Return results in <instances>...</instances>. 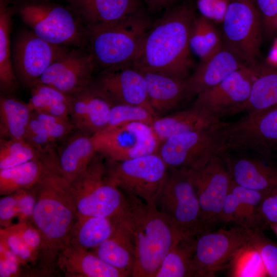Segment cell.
<instances>
[{
  "mask_svg": "<svg viewBox=\"0 0 277 277\" xmlns=\"http://www.w3.org/2000/svg\"><path fill=\"white\" fill-rule=\"evenodd\" d=\"M195 17L188 4L168 10L151 27L131 63L132 66L139 71L187 79L192 64L189 37Z\"/></svg>",
  "mask_w": 277,
  "mask_h": 277,
  "instance_id": "cell-1",
  "label": "cell"
},
{
  "mask_svg": "<svg viewBox=\"0 0 277 277\" xmlns=\"http://www.w3.org/2000/svg\"><path fill=\"white\" fill-rule=\"evenodd\" d=\"M34 188L36 203L32 223L43 239L37 260L43 272L51 273L59 254L68 244L77 211L70 182L60 172L57 164Z\"/></svg>",
  "mask_w": 277,
  "mask_h": 277,
  "instance_id": "cell-2",
  "label": "cell"
},
{
  "mask_svg": "<svg viewBox=\"0 0 277 277\" xmlns=\"http://www.w3.org/2000/svg\"><path fill=\"white\" fill-rule=\"evenodd\" d=\"M125 194V202L120 216L134 246L131 276L154 277L165 255L182 239L154 205Z\"/></svg>",
  "mask_w": 277,
  "mask_h": 277,
  "instance_id": "cell-3",
  "label": "cell"
},
{
  "mask_svg": "<svg viewBox=\"0 0 277 277\" xmlns=\"http://www.w3.org/2000/svg\"><path fill=\"white\" fill-rule=\"evenodd\" d=\"M152 26L142 10L107 24L87 30V48L95 67L103 70L131 63Z\"/></svg>",
  "mask_w": 277,
  "mask_h": 277,
  "instance_id": "cell-4",
  "label": "cell"
},
{
  "mask_svg": "<svg viewBox=\"0 0 277 277\" xmlns=\"http://www.w3.org/2000/svg\"><path fill=\"white\" fill-rule=\"evenodd\" d=\"M14 10L37 36L51 44L87 47V30L70 9L49 0H22Z\"/></svg>",
  "mask_w": 277,
  "mask_h": 277,
  "instance_id": "cell-5",
  "label": "cell"
},
{
  "mask_svg": "<svg viewBox=\"0 0 277 277\" xmlns=\"http://www.w3.org/2000/svg\"><path fill=\"white\" fill-rule=\"evenodd\" d=\"M224 124L220 121L206 129L171 136L161 144L157 154L168 169H198L214 156L226 152Z\"/></svg>",
  "mask_w": 277,
  "mask_h": 277,
  "instance_id": "cell-6",
  "label": "cell"
},
{
  "mask_svg": "<svg viewBox=\"0 0 277 277\" xmlns=\"http://www.w3.org/2000/svg\"><path fill=\"white\" fill-rule=\"evenodd\" d=\"M170 170L154 205L182 239L194 237L209 230L202 219L198 198L188 172Z\"/></svg>",
  "mask_w": 277,
  "mask_h": 277,
  "instance_id": "cell-7",
  "label": "cell"
},
{
  "mask_svg": "<svg viewBox=\"0 0 277 277\" xmlns=\"http://www.w3.org/2000/svg\"><path fill=\"white\" fill-rule=\"evenodd\" d=\"M103 159L96 153L87 168L70 183L77 213L111 217L123 209L125 194L108 181Z\"/></svg>",
  "mask_w": 277,
  "mask_h": 277,
  "instance_id": "cell-8",
  "label": "cell"
},
{
  "mask_svg": "<svg viewBox=\"0 0 277 277\" xmlns=\"http://www.w3.org/2000/svg\"><path fill=\"white\" fill-rule=\"evenodd\" d=\"M105 166L110 183L151 205H154L168 173L157 153L121 161L107 160Z\"/></svg>",
  "mask_w": 277,
  "mask_h": 277,
  "instance_id": "cell-9",
  "label": "cell"
},
{
  "mask_svg": "<svg viewBox=\"0 0 277 277\" xmlns=\"http://www.w3.org/2000/svg\"><path fill=\"white\" fill-rule=\"evenodd\" d=\"M222 24L224 42L246 65L258 69L264 33L255 0H231Z\"/></svg>",
  "mask_w": 277,
  "mask_h": 277,
  "instance_id": "cell-10",
  "label": "cell"
},
{
  "mask_svg": "<svg viewBox=\"0 0 277 277\" xmlns=\"http://www.w3.org/2000/svg\"><path fill=\"white\" fill-rule=\"evenodd\" d=\"M253 231L241 226L205 230L195 236L191 277H213L250 243Z\"/></svg>",
  "mask_w": 277,
  "mask_h": 277,
  "instance_id": "cell-11",
  "label": "cell"
},
{
  "mask_svg": "<svg viewBox=\"0 0 277 277\" xmlns=\"http://www.w3.org/2000/svg\"><path fill=\"white\" fill-rule=\"evenodd\" d=\"M104 159L121 161L157 153L160 142L151 125L133 122L91 136Z\"/></svg>",
  "mask_w": 277,
  "mask_h": 277,
  "instance_id": "cell-12",
  "label": "cell"
},
{
  "mask_svg": "<svg viewBox=\"0 0 277 277\" xmlns=\"http://www.w3.org/2000/svg\"><path fill=\"white\" fill-rule=\"evenodd\" d=\"M187 171L196 193L202 219L210 229L220 222L232 180L228 166L222 154L216 155L200 168Z\"/></svg>",
  "mask_w": 277,
  "mask_h": 277,
  "instance_id": "cell-13",
  "label": "cell"
},
{
  "mask_svg": "<svg viewBox=\"0 0 277 277\" xmlns=\"http://www.w3.org/2000/svg\"><path fill=\"white\" fill-rule=\"evenodd\" d=\"M68 47L47 42L31 30L22 31L15 38L12 51V65L18 83L30 89Z\"/></svg>",
  "mask_w": 277,
  "mask_h": 277,
  "instance_id": "cell-14",
  "label": "cell"
},
{
  "mask_svg": "<svg viewBox=\"0 0 277 277\" xmlns=\"http://www.w3.org/2000/svg\"><path fill=\"white\" fill-rule=\"evenodd\" d=\"M226 152L252 150L266 154L277 147V105L266 110L246 114L233 123H225Z\"/></svg>",
  "mask_w": 277,
  "mask_h": 277,
  "instance_id": "cell-15",
  "label": "cell"
},
{
  "mask_svg": "<svg viewBox=\"0 0 277 277\" xmlns=\"http://www.w3.org/2000/svg\"><path fill=\"white\" fill-rule=\"evenodd\" d=\"M95 68L93 57L87 47L69 48L50 65L38 83L73 94L92 83Z\"/></svg>",
  "mask_w": 277,
  "mask_h": 277,
  "instance_id": "cell-16",
  "label": "cell"
},
{
  "mask_svg": "<svg viewBox=\"0 0 277 277\" xmlns=\"http://www.w3.org/2000/svg\"><path fill=\"white\" fill-rule=\"evenodd\" d=\"M258 69L244 65L218 84L197 94L192 106L219 119L248 98Z\"/></svg>",
  "mask_w": 277,
  "mask_h": 277,
  "instance_id": "cell-17",
  "label": "cell"
},
{
  "mask_svg": "<svg viewBox=\"0 0 277 277\" xmlns=\"http://www.w3.org/2000/svg\"><path fill=\"white\" fill-rule=\"evenodd\" d=\"M92 83L112 105L142 106L155 117L149 104L145 78L131 63L103 69Z\"/></svg>",
  "mask_w": 277,
  "mask_h": 277,
  "instance_id": "cell-18",
  "label": "cell"
},
{
  "mask_svg": "<svg viewBox=\"0 0 277 277\" xmlns=\"http://www.w3.org/2000/svg\"><path fill=\"white\" fill-rule=\"evenodd\" d=\"M71 95L69 117L74 129L89 136L103 131L109 122L111 102L93 83Z\"/></svg>",
  "mask_w": 277,
  "mask_h": 277,
  "instance_id": "cell-19",
  "label": "cell"
},
{
  "mask_svg": "<svg viewBox=\"0 0 277 277\" xmlns=\"http://www.w3.org/2000/svg\"><path fill=\"white\" fill-rule=\"evenodd\" d=\"M244 65L239 55L223 41L222 46L201 61L193 74L187 78V96L197 95L215 86Z\"/></svg>",
  "mask_w": 277,
  "mask_h": 277,
  "instance_id": "cell-20",
  "label": "cell"
},
{
  "mask_svg": "<svg viewBox=\"0 0 277 277\" xmlns=\"http://www.w3.org/2000/svg\"><path fill=\"white\" fill-rule=\"evenodd\" d=\"M270 192L247 189L231 180L220 222H232L247 229L263 231L264 228L260 219L259 208L263 199Z\"/></svg>",
  "mask_w": 277,
  "mask_h": 277,
  "instance_id": "cell-21",
  "label": "cell"
},
{
  "mask_svg": "<svg viewBox=\"0 0 277 277\" xmlns=\"http://www.w3.org/2000/svg\"><path fill=\"white\" fill-rule=\"evenodd\" d=\"M86 30L109 24L141 9L140 0H66Z\"/></svg>",
  "mask_w": 277,
  "mask_h": 277,
  "instance_id": "cell-22",
  "label": "cell"
},
{
  "mask_svg": "<svg viewBox=\"0 0 277 277\" xmlns=\"http://www.w3.org/2000/svg\"><path fill=\"white\" fill-rule=\"evenodd\" d=\"M56 266L68 277L126 276L92 251L69 244L59 254Z\"/></svg>",
  "mask_w": 277,
  "mask_h": 277,
  "instance_id": "cell-23",
  "label": "cell"
},
{
  "mask_svg": "<svg viewBox=\"0 0 277 277\" xmlns=\"http://www.w3.org/2000/svg\"><path fill=\"white\" fill-rule=\"evenodd\" d=\"M111 235L91 250L101 260L131 276L135 261L134 246L129 232L120 216H114Z\"/></svg>",
  "mask_w": 277,
  "mask_h": 277,
  "instance_id": "cell-24",
  "label": "cell"
},
{
  "mask_svg": "<svg viewBox=\"0 0 277 277\" xmlns=\"http://www.w3.org/2000/svg\"><path fill=\"white\" fill-rule=\"evenodd\" d=\"M56 163L55 148L38 158L11 168L0 169V194L9 195L19 190L33 188Z\"/></svg>",
  "mask_w": 277,
  "mask_h": 277,
  "instance_id": "cell-25",
  "label": "cell"
},
{
  "mask_svg": "<svg viewBox=\"0 0 277 277\" xmlns=\"http://www.w3.org/2000/svg\"><path fill=\"white\" fill-rule=\"evenodd\" d=\"M139 71L146 81L149 104L155 117L174 109L187 97V79L149 71Z\"/></svg>",
  "mask_w": 277,
  "mask_h": 277,
  "instance_id": "cell-26",
  "label": "cell"
},
{
  "mask_svg": "<svg viewBox=\"0 0 277 277\" xmlns=\"http://www.w3.org/2000/svg\"><path fill=\"white\" fill-rule=\"evenodd\" d=\"M223 156L231 175L232 180L244 188L264 192L277 189V170L254 158L232 159Z\"/></svg>",
  "mask_w": 277,
  "mask_h": 277,
  "instance_id": "cell-27",
  "label": "cell"
},
{
  "mask_svg": "<svg viewBox=\"0 0 277 277\" xmlns=\"http://www.w3.org/2000/svg\"><path fill=\"white\" fill-rule=\"evenodd\" d=\"M56 152L57 168L70 183L87 168L96 153L91 136L77 130L66 138Z\"/></svg>",
  "mask_w": 277,
  "mask_h": 277,
  "instance_id": "cell-28",
  "label": "cell"
},
{
  "mask_svg": "<svg viewBox=\"0 0 277 277\" xmlns=\"http://www.w3.org/2000/svg\"><path fill=\"white\" fill-rule=\"evenodd\" d=\"M220 122L218 118L192 106L186 110L155 117L151 127L161 144L176 134L206 129Z\"/></svg>",
  "mask_w": 277,
  "mask_h": 277,
  "instance_id": "cell-29",
  "label": "cell"
},
{
  "mask_svg": "<svg viewBox=\"0 0 277 277\" xmlns=\"http://www.w3.org/2000/svg\"><path fill=\"white\" fill-rule=\"evenodd\" d=\"M277 105V68L263 65L260 67L247 100L231 110L228 115L241 112L251 114Z\"/></svg>",
  "mask_w": 277,
  "mask_h": 277,
  "instance_id": "cell-30",
  "label": "cell"
},
{
  "mask_svg": "<svg viewBox=\"0 0 277 277\" xmlns=\"http://www.w3.org/2000/svg\"><path fill=\"white\" fill-rule=\"evenodd\" d=\"M113 228V216H90L77 213L68 244L92 249L107 240Z\"/></svg>",
  "mask_w": 277,
  "mask_h": 277,
  "instance_id": "cell-31",
  "label": "cell"
},
{
  "mask_svg": "<svg viewBox=\"0 0 277 277\" xmlns=\"http://www.w3.org/2000/svg\"><path fill=\"white\" fill-rule=\"evenodd\" d=\"M14 6L10 0H0V90L1 93L11 94L17 89L10 51V34Z\"/></svg>",
  "mask_w": 277,
  "mask_h": 277,
  "instance_id": "cell-32",
  "label": "cell"
},
{
  "mask_svg": "<svg viewBox=\"0 0 277 277\" xmlns=\"http://www.w3.org/2000/svg\"><path fill=\"white\" fill-rule=\"evenodd\" d=\"M32 111L28 103L1 93V138L25 140Z\"/></svg>",
  "mask_w": 277,
  "mask_h": 277,
  "instance_id": "cell-33",
  "label": "cell"
},
{
  "mask_svg": "<svg viewBox=\"0 0 277 277\" xmlns=\"http://www.w3.org/2000/svg\"><path fill=\"white\" fill-rule=\"evenodd\" d=\"M28 102L32 111L45 112L70 120L71 95L50 85L38 83L30 88Z\"/></svg>",
  "mask_w": 277,
  "mask_h": 277,
  "instance_id": "cell-34",
  "label": "cell"
},
{
  "mask_svg": "<svg viewBox=\"0 0 277 277\" xmlns=\"http://www.w3.org/2000/svg\"><path fill=\"white\" fill-rule=\"evenodd\" d=\"M195 239L180 240L165 255L154 277H191Z\"/></svg>",
  "mask_w": 277,
  "mask_h": 277,
  "instance_id": "cell-35",
  "label": "cell"
},
{
  "mask_svg": "<svg viewBox=\"0 0 277 277\" xmlns=\"http://www.w3.org/2000/svg\"><path fill=\"white\" fill-rule=\"evenodd\" d=\"M46 152L40 151L25 140L1 138L0 169L23 164L41 157Z\"/></svg>",
  "mask_w": 277,
  "mask_h": 277,
  "instance_id": "cell-36",
  "label": "cell"
},
{
  "mask_svg": "<svg viewBox=\"0 0 277 277\" xmlns=\"http://www.w3.org/2000/svg\"><path fill=\"white\" fill-rule=\"evenodd\" d=\"M230 264L233 276H267L260 253L250 243L236 254Z\"/></svg>",
  "mask_w": 277,
  "mask_h": 277,
  "instance_id": "cell-37",
  "label": "cell"
},
{
  "mask_svg": "<svg viewBox=\"0 0 277 277\" xmlns=\"http://www.w3.org/2000/svg\"><path fill=\"white\" fill-rule=\"evenodd\" d=\"M154 118L149 111L142 106L127 104L112 105L108 123L102 131L133 122L144 123L151 126Z\"/></svg>",
  "mask_w": 277,
  "mask_h": 277,
  "instance_id": "cell-38",
  "label": "cell"
},
{
  "mask_svg": "<svg viewBox=\"0 0 277 277\" xmlns=\"http://www.w3.org/2000/svg\"><path fill=\"white\" fill-rule=\"evenodd\" d=\"M0 244L14 253L21 264L38 260V255L26 244L14 225L1 228Z\"/></svg>",
  "mask_w": 277,
  "mask_h": 277,
  "instance_id": "cell-39",
  "label": "cell"
},
{
  "mask_svg": "<svg viewBox=\"0 0 277 277\" xmlns=\"http://www.w3.org/2000/svg\"><path fill=\"white\" fill-rule=\"evenodd\" d=\"M250 244L260 253L267 276L277 277V244L260 230L253 231Z\"/></svg>",
  "mask_w": 277,
  "mask_h": 277,
  "instance_id": "cell-40",
  "label": "cell"
},
{
  "mask_svg": "<svg viewBox=\"0 0 277 277\" xmlns=\"http://www.w3.org/2000/svg\"><path fill=\"white\" fill-rule=\"evenodd\" d=\"M32 114L42 124L55 143L65 140L74 129L69 119L36 111H32Z\"/></svg>",
  "mask_w": 277,
  "mask_h": 277,
  "instance_id": "cell-41",
  "label": "cell"
},
{
  "mask_svg": "<svg viewBox=\"0 0 277 277\" xmlns=\"http://www.w3.org/2000/svg\"><path fill=\"white\" fill-rule=\"evenodd\" d=\"M205 20L206 18L201 15L195 17L189 37L191 51L199 56L201 61L207 58L213 53L209 46L206 34Z\"/></svg>",
  "mask_w": 277,
  "mask_h": 277,
  "instance_id": "cell-42",
  "label": "cell"
},
{
  "mask_svg": "<svg viewBox=\"0 0 277 277\" xmlns=\"http://www.w3.org/2000/svg\"><path fill=\"white\" fill-rule=\"evenodd\" d=\"M25 140L41 152L55 149L56 144L42 124L31 114Z\"/></svg>",
  "mask_w": 277,
  "mask_h": 277,
  "instance_id": "cell-43",
  "label": "cell"
},
{
  "mask_svg": "<svg viewBox=\"0 0 277 277\" xmlns=\"http://www.w3.org/2000/svg\"><path fill=\"white\" fill-rule=\"evenodd\" d=\"M260 13L263 33L270 38L277 32V0H255Z\"/></svg>",
  "mask_w": 277,
  "mask_h": 277,
  "instance_id": "cell-44",
  "label": "cell"
},
{
  "mask_svg": "<svg viewBox=\"0 0 277 277\" xmlns=\"http://www.w3.org/2000/svg\"><path fill=\"white\" fill-rule=\"evenodd\" d=\"M231 0H196L201 16L216 23H222Z\"/></svg>",
  "mask_w": 277,
  "mask_h": 277,
  "instance_id": "cell-45",
  "label": "cell"
},
{
  "mask_svg": "<svg viewBox=\"0 0 277 277\" xmlns=\"http://www.w3.org/2000/svg\"><path fill=\"white\" fill-rule=\"evenodd\" d=\"M30 189L19 190L13 193L16 199L18 206L17 217L19 223H32L36 196L34 191H30Z\"/></svg>",
  "mask_w": 277,
  "mask_h": 277,
  "instance_id": "cell-46",
  "label": "cell"
},
{
  "mask_svg": "<svg viewBox=\"0 0 277 277\" xmlns=\"http://www.w3.org/2000/svg\"><path fill=\"white\" fill-rule=\"evenodd\" d=\"M259 214L264 229L270 224L277 223V189L263 199L259 208Z\"/></svg>",
  "mask_w": 277,
  "mask_h": 277,
  "instance_id": "cell-47",
  "label": "cell"
},
{
  "mask_svg": "<svg viewBox=\"0 0 277 277\" xmlns=\"http://www.w3.org/2000/svg\"><path fill=\"white\" fill-rule=\"evenodd\" d=\"M14 226L26 244L38 256L43 246L39 230L31 223H18Z\"/></svg>",
  "mask_w": 277,
  "mask_h": 277,
  "instance_id": "cell-48",
  "label": "cell"
},
{
  "mask_svg": "<svg viewBox=\"0 0 277 277\" xmlns=\"http://www.w3.org/2000/svg\"><path fill=\"white\" fill-rule=\"evenodd\" d=\"M16 199L12 193L6 195L0 200V225L6 228L12 225V221L18 215Z\"/></svg>",
  "mask_w": 277,
  "mask_h": 277,
  "instance_id": "cell-49",
  "label": "cell"
},
{
  "mask_svg": "<svg viewBox=\"0 0 277 277\" xmlns=\"http://www.w3.org/2000/svg\"><path fill=\"white\" fill-rule=\"evenodd\" d=\"M0 257L4 259L11 277L18 276L21 273V264L16 255L11 251L0 244Z\"/></svg>",
  "mask_w": 277,
  "mask_h": 277,
  "instance_id": "cell-50",
  "label": "cell"
},
{
  "mask_svg": "<svg viewBox=\"0 0 277 277\" xmlns=\"http://www.w3.org/2000/svg\"><path fill=\"white\" fill-rule=\"evenodd\" d=\"M148 8L153 11L159 10L170 6L175 0H143Z\"/></svg>",
  "mask_w": 277,
  "mask_h": 277,
  "instance_id": "cell-51",
  "label": "cell"
},
{
  "mask_svg": "<svg viewBox=\"0 0 277 277\" xmlns=\"http://www.w3.org/2000/svg\"><path fill=\"white\" fill-rule=\"evenodd\" d=\"M266 63L269 66L277 68V38H275L270 49Z\"/></svg>",
  "mask_w": 277,
  "mask_h": 277,
  "instance_id": "cell-52",
  "label": "cell"
},
{
  "mask_svg": "<svg viewBox=\"0 0 277 277\" xmlns=\"http://www.w3.org/2000/svg\"><path fill=\"white\" fill-rule=\"evenodd\" d=\"M0 276L11 277V274L4 258L0 257Z\"/></svg>",
  "mask_w": 277,
  "mask_h": 277,
  "instance_id": "cell-53",
  "label": "cell"
},
{
  "mask_svg": "<svg viewBox=\"0 0 277 277\" xmlns=\"http://www.w3.org/2000/svg\"><path fill=\"white\" fill-rule=\"evenodd\" d=\"M269 226L273 231L275 235L277 237V223L270 224Z\"/></svg>",
  "mask_w": 277,
  "mask_h": 277,
  "instance_id": "cell-54",
  "label": "cell"
},
{
  "mask_svg": "<svg viewBox=\"0 0 277 277\" xmlns=\"http://www.w3.org/2000/svg\"><path fill=\"white\" fill-rule=\"evenodd\" d=\"M276 28H277V18H276Z\"/></svg>",
  "mask_w": 277,
  "mask_h": 277,
  "instance_id": "cell-55",
  "label": "cell"
}]
</instances>
